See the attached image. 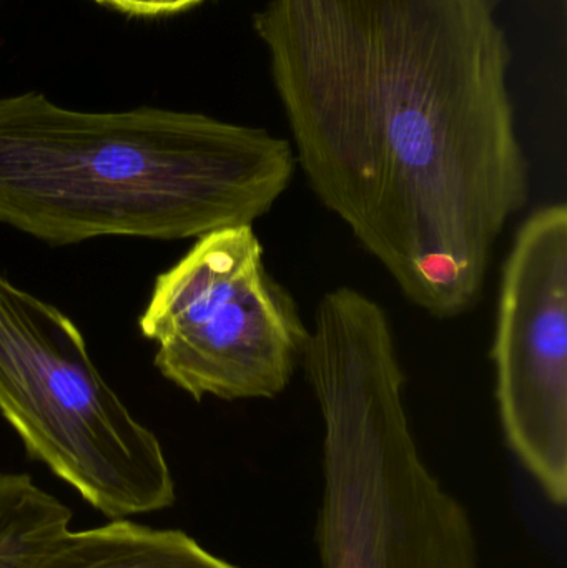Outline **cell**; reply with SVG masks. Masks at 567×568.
<instances>
[{"mask_svg":"<svg viewBox=\"0 0 567 568\" xmlns=\"http://www.w3.org/2000/svg\"><path fill=\"white\" fill-rule=\"evenodd\" d=\"M499 0H265L269 55L313 193L402 293L472 310L529 199Z\"/></svg>","mask_w":567,"mask_h":568,"instance_id":"6da1fadb","label":"cell"},{"mask_svg":"<svg viewBox=\"0 0 567 568\" xmlns=\"http://www.w3.org/2000/svg\"><path fill=\"white\" fill-rule=\"evenodd\" d=\"M295 172L285 139L203 113L79 112L40 92L0 99V223L52 246L253 226Z\"/></svg>","mask_w":567,"mask_h":568,"instance_id":"7a4b0ae2","label":"cell"},{"mask_svg":"<svg viewBox=\"0 0 567 568\" xmlns=\"http://www.w3.org/2000/svg\"><path fill=\"white\" fill-rule=\"evenodd\" d=\"M302 366L323 420L320 568H482L468 509L413 434L388 314H320Z\"/></svg>","mask_w":567,"mask_h":568,"instance_id":"3957f363","label":"cell"},{"mask_svg":"<svg viewBox=\"0 0 567 568\" xmlns=\"http://www.w3.org/2000/svg\"><path fill=\"white\" fill-rule=\"evenodd\" d=\"M0 414L30 459L110 520L175 504L162 443L103 379L82 331L3 273Z\"/></svg>","mask_w":567,"mask_h":568,"instance_id":"277c9868","label":"cell"},{"mask_svg":"<svg viewBox=\"0 0 567 568\" xmlns=\"http://www.w3.org/2000/svg\"><path fill=\"white\" fill-rule=\"evenodd\" d=\"M159 373L192 399H275L305 359L310 327L266 268L253 226L200 236L153 283L139 317Z\"/></svg>","mask_w":567,"mask_h":568,"instance_id":"5b68a950","label":"cell"},{"mask_svg":"<svg viewBox=\"0 0 567 568\" xmlns=\"http://www.w3.org/2000/svg\"><path fill=\"white\" fill-rule=\"evenodd\" d=\"M492 361L503 436L555 507L567 500V209L519 225L503 265Z\"/></svg>","mask_w":567,"mask_h":568,"instance_id":"8992f818","label":"cell"},{"mask_svg":"<svg viewBox=\"0 0 567 568\" xmlns=\"http://www.w3.org/2000/svg\"><path fill=\"white\" fill-rule=\"evenodd\" d=\"M26 568H239L175 529H153L130 519L85 530L65 529Z\"/></svg>","mask_w":567,"mask_h":568,"instance_id":"52a82bcc","label":"cell"},{"mask_svg":"<svg viewBox=\"0 0 567 568\" xmlns=\"http://www.w3.org/2000/svg\"><path fill=\"white\" fill-rule=\"evenodd\" d=\"M72 510L23 473H0V568H26L69 529Z\"/></svg>","mask_w":567,"mask_h":568,"instance_id":"ba28073f","label":"cell"},{"mask_svg":"<svg viewBox=\"0 0 567 568\" xmlns=\"http://www.w3.org/2000/svg\"><path fill=\"white\" fill-rule=\"evenodd\" d=\"M205 0H105L103 6L135 17H165L185 12Z\"/></svg>","mask_w":567,"mask_h":568,"instance_id":"9c48e42d","label":"cell"},{"mask_svg":"<svg viewBox=\"0 0 567 568\" xmlns=\"http://www.w3.org/2000/svg\"><path fill=\"white\" fill-rule=\"evenodd\" d=\"M95 2L103 3L105 0H95Z\"/></svg>","mask_w":567,"mask_h":568,"instance_id":"30bf717a","label":"cell"}]
</instances>
